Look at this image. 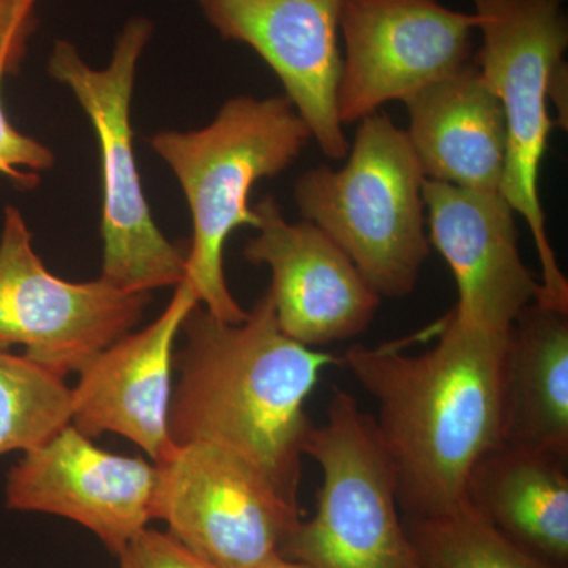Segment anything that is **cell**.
<instances>
[{
  "label": "cell",
  "instance_id": "7c38bea8",
  "mask_svg": "<svg viewBox=\"0 0 568 568\" xmlns=\"http://www.w3.org/2000/svg\"><path fill=\"white\" fill-rule=\"evenodd\" d=\"M155 489V465L103 450L70 424L11 467L6 497L11 510L84 526L118 556L153 519Z\"/></svg>",
  "mask_w": 568,
  "mask_h": 568
},
{
  "label": "cell",
  "instance_id": "d4e9b609",
  "mask_svg": "<svg viewBox=\"0 0 568 568\" xmlns=\"http://www.w3.org/2000/svg\"><path fill=\"white\" fill-rule=\"evenodd\" d=\"M253 568H312L305 566V564L297 562V560L284 558V556L278 555L275 558L265 560V562L261 564V566H256Z\"/></svg>",
  "mask_w": 568,
  "mask_h": 568
},
{
  "label": "cell",
  "instance_id": "484cf974",
  "mask_svg": "<svg viewBox=\"0 0 568 568\" xmlns=\"http://www.w3.org/2000/svg\"><path fill=\"white\" fill-rule=\"evenodd\" d=\"M409 568H418V567H417V564H416V560H414V562H413V564H410V567H409Z\"/></svg>",
  "mask_w": 568,
  "mask_h": 568
},
{
  "label": "cell",
  "instance_id": "277c9868",
  "mask_svg": "<svg viewBox=\"0 0 568 568\" xmlns=\"http://www.w3.org/2000/svg\"><path fill=\"white\" fill-rule=\"evenodd\" d=\"M342 170L306 171L295 204L351 257L383 297L416 290L429 256L425 234V175L416 152L388 115H366Z\"/></svg>",
  "mask_w": 568,
  "mask_h": 568
},
{
  "label": "cell",
  "instance_id": "ba28073f",
  "mask_svg": "<svg viewBox=\"0 0 568 568\" xmlns=\"http://www.w3.org/2000/svg\"><path fill=\"white\" fill-rule=\"evenodd\" d=\"M155 466L153 519L212 567L261 566L302 521L297 500L222 447L174 446Z\"/></svg>",
  "mask_w": 568,
  "mask_h": 568
},
{
  "label": "cell",
  "instance_id": "603a6c76",
  "mask_svg": "<svg viewBox=\"0 0 568 568\" xmlns=\"http://www.w3.org/2000/svg\"><path fill=\"white\" fill-rule=\"evenodd\" d=\"M40 0H0V52L11 40L31 39Z\"/></svg>",
  "mask_w": 568,
  "mask_h": 568
},
{
  "label": "cell",
  "instance_id": "44dd1931",
  "mask_svg": "<svg viewBox=\"0 0 568 568\" xmlns=\"http://www.w3.org/2000/svg\"><path fill=\"white\" fill-rule=\"evenodd\" d=\"M29 40L24 37L11 40L0 52V174L22 190L36 189L40 183V173L51 170L55 163L54 152L36 138L18 132L3 108V81L20 71Z\"/></svg>",
  "mask_w": 568,
  "mask_h": 568
},
{
  "label": "cell",
  "instance_id": "9c48e42d",
  "mask_svg": "<svg viewBox=\"0 0 568 568\" xmlns=\"http://www.w3.org/2000/svg\"><path fill=\"white\" fill-rule=\"evenodd\" d=\"M151 294L129 293L100 276L73 283L51 274L33 250L20 209L7 205L0 231V351L63 377L140 324Z\"/></svg>",
  "mask_w": 568,
  "mask_h": 568
},
{
  "label": "cell",
  "instance_id": "6da1fadb",
  "mask_svg": "<svg viewBox=\"0 0 568 568\" xmlns=\"http://www.w3.org/2000/svg\"><path fill=\"white\" fill-rule=\"evenodd\" d=\"M437 327L439 339L425 353H403L405 342L357 343L342 361L375 398L403 518L465 504L474 465L504 443L507 335L465 331L450 316Z\"/></svg>",
  "mask_w": 568,
  "mask_h": 568
},
{
  "label": "cell",
  "instance_id": "e0dca14e",
  "mask_svg": "<svg viewBox=\"0 0 568 568\" xmlns=\"http://www.w3.org/2000/svg\"><path fill=\"white\" fill-rule=\"evenodd\" d=\"M466 500L518 547L567 566L568 458L504 440L474 465Z\"/></svg>",
  "mask_w": 568,
  "mask_h": 568
},
{
  "label": "cell",
  "instance_id": "7a4b0ae2",
  "mask_svg": "<svg viewBox=\"0 0 568 568\" xmlns=\"http://www.w3.org/2000/svg\"><path fill=\"white\" fill-rule=\"evenodd\" d=\"M168 433L174 446L204 443L237 455L298 503L305 403L321 373L339 358L290 338L268 294L244 323L230 324L201 305L183 321Z\"/></svg>",
  "mask_w": 568,
  "mask_h": 568
},
{
  "label": "cell",
  "instance_id": "ac0fdd59",
  "mask_svg": "<svg viewBox=\"0 0 568 568\" xmlns=\"http://www.w3.org/2000/svg\"><path fill=\"white\" fill-rule=\"evenodd\" d=\"M504 440L568 458V313L530 302L507 335Z\"/></svg>",
  "mask_w": 568,
  "mask_h": 568
},
{
  "label": "cell",
  "instance_id": "5b68a950",
  "mask_svg": "<svg viewBox=\"0 0 568 568\" xmlns=\"http://www.w3.org/2000/svg\"><path fill=\"white\" fill-rule=\"evenodd\" d=\"M481 47L477 67L503 106L506 166L499 193L528 223L538 261L537 302L568 313V280L547 231L538 179L548 148L549 84L568 48L566 0H470Z\"/></svg>",
  "mask_w": 568,
  "mask_h": 568
},
{
  "label": "cell",
  "instance_id": "2e32d148",
  "mask_svg": "<svg viewBox=\"0 0 568 568\" xmlns=\"http://www.w3.org/2000/svg\"><path fill=\"white\" fill-rule=\"evenodd\" d=\"M405 104L407 140L425 179L470 192L499 193L506 118L476 62L407 97Z\"/></svg>",
  "mask_w": 568,
  "mask_h": 568
},
{
  "label": "cell",
  "instance_id": "9a60e30c",
  "mask_svg": "<svg viewBox=\"0 0 568 568\" xmlns=\"http://www.w3.org/2000/svg\"><path fill=\"white\" fill-rule=\"evenodd\" d=\"M197 305L193 287L183 280L152 324L123 335L97 354L71 387V425L91 439L103 433L126 437L153 465L163 462L174 447L168 416L175 338Z\"/></svg>",
  "mask_w": 568,
  "mask_h": 568
},
{
  "label": "cell",
  "instance_id": "8992f818",
  "mask_svg": "<svg viewBox=\"0 0 568 568\" xmlns=\"http://www.w3.org/2000/svg\"><path fill=\"white\" fill-rule=\"evenodd\" d=\"M153 24L133 17L115 39L111 61L93 69L69 40H58L48 73L67 85L91 119L102 159V278L129 293L151 294L186 278V254L153 222L133 151L132 97L138 63Z\"/></svg>",
  "mask_w": 568,
  "mask_h": 568
},
{
  "label": "cell",
  "instance_id": "8fae6325",
  "mask_svg": "<svg viewBox=\"0 0 568 568\" xmlns=\"http://www.w3.org/2000/svg\"><path fill=\"white\" fill-rule=\"evenodd\" d=\"M345 0H196L224 40L252 48L332 160L349 152L338 115L339 14Z\"/></svg>",
  "mask_w": 568,
  "mask_h": 568
},
{
  "label": "cell",
  "instance_id": "ffe728a7",
  "mask_svg": "<svg viewBox=\"0 0 568 568\" xmlns=\"http://www.w3.org/2000/svg\"><path fill=\"white\" fill-rule=\"evenodd\" d=\"M71 424V387L24 355L0 351V457L48 443Z\"/></svg>",
  "mask_w": 568,
  "mask_h": 568
},
{
  "label": "cell",
  "instance_id": "cb8c5ba5",
  "mask_svg": "<svg viewBox=\"0 0 568 568\" xmlns=\"http://www.w3.org/2000/svg\"><path fill=\"white\" fill-rule=\"evenodd\" d=\"M567 93H568V71L567 63L564 62L552 74L551 84H549V103L555 104L558 110L559 126L567 129Z\"/></svg>",
  "mask_w": 568,
  "mask_h": 568
},
{
  "label": "cell",
  "instance_id": "4fadbf2b",
  "mask_svg": "<svg viewBox=\"0 0 568 568\" xmlns=\"http://www.w3.org/2000/svg\"><path fill=\"white\" fill-rule=\"evenodd\" d=\"M253 211L257 234L244 256L271 268L267 294L284 334L308 347L364 334L381 295L351 257L316 224L287 222L275 197H263Z\"/></svg>",
  "mask_w": 568,
  "mask_h": 568
},
{
  "label": "cell",
  "instance_id": "30bf717a",
  "mask_svg": "<svg viewBox=\"0 0 568 568\" xmlns=\"http://www.w3.org/2000/svg\"><path fill=\"white\" fill-rule=\"evenodd\" d=\"M477 17L439 0H345V41L338 115L361 122L383 104L402 100L458 73L473 62Z\"/></svg>",
  "mask_w": 568,
  "mask_h": 568
},
{
  "label": "cell",
  "instance_id": "d6986e66",
  "mask_svg": "<svg viewBox=\"0 0 568 568\" xmlns=\"http://www.w3.org/2000/svg\"><path fill=\"white\" fill-rule=\"evenodd\" d=\"M418 568H552L467 504L429 517L403 518Z\"/></svg>",
  "mask_w": 568,
  "mask_h": 568
},
{
  "label": "cell",
  "instance_id": "52a82bcc",
  "mask_svg": "<svg viewBox=\"0 0 568 568\" xmlns=\"http://www.w3.org/2000/svg\"><path fill=\"white\" fill-rule=\"evenodd\" d=\"M304 455L323 484L315 517L286 538L282 556L312 568H409L414 562L399 517L395 474L375 417L335 387L327 418L312 426Z\"/></svg>",
  "mask_w": 568,
  "mask_h": 568
},
{
  "label": "cell",
  "instance_id": "5bb4252c",
  "mask_svg": "<svg viewBox=\"0 0 568 568\" xmlns=\"http://www.w3.org/2000/svg\"><path fill=\"white\" fill-rule=\"evenodd\" d=\"M422 193L429 241L457 282V306L448 316L465 331L508 335L519 313L540 295V283L519 254L515 212L500 193L428 179Z\"/></svg>",
  "mask_w": 568,
  "mask_h": 568
},
{
  "label": "cell",
  "instance_id": "7402d4cb",
  "mask_svg": "<svg viewBox=\"0 0 568 568\" xmlns=\"http://www.w3.org/2000/svg\"><path fill=\"white\" fill-rule=\"evenodd\" d=\"M119 568H215L170 532L142 529L118 555Z\"/></svg>",
  "mask_w": 568,
  "mask_h": 568
},
{
  "label": "cell",
  "instance_id": "3957f363",
  "mask_svg": "<svg viewBox=\"0 0 568 568\" xmlns=\"http://www.w3.org/2000/svg\"><path fill=\"white\" fill-rule=\"evenodd\" d=\"M310 140L312 132L286 95L235 97L204 129L151 138L153 152L181 183L192 215L185 282L200 305L224 323L241 324L248 316L227 287L224 244L239 227L257 226L248 203L253 186L287 170Z\"/></svg>",
  "mask_w": 568,
  "mask_h": 568
}]
</instances>
